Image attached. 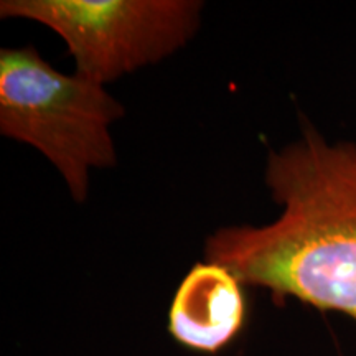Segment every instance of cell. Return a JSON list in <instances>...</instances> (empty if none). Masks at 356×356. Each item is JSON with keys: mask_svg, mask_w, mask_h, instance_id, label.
Wrapping results in <instances>:
<instances>
[{"mask_svg": "<svg viewBox=\"0 0 356 356\" xmlns=\"http://www.w3.org/2000/svg\"><path fill=\"white\" fill-rule=\"evenodd\" d=\"M266 184L282 208L277 220L218 229L207 261L246 286L356 322V144H330L307 126L299 140L267 154Z\"/></svg>", "mask_w": 356, "mask_h": 356, "instance_id": "1", "label": "cell"}, {"mask_svg": "<svg viewBox=\"0 0 356 356\" xmlns=\"http://www.w3.org/2000/svg\"><path fill=\"white\" fill-rule=\"evenodd\" d=\"M124 114L102 84L60 73L32 44L0 50V132L42 152L78 203L92 168L115 165L109 127Z\"/></svg>", "mask_w": 356, "mask_h": 356, "instance_id": "2", "label": "cell"}, {"mask_svg": "<svg viewBox=\"0 0 356 356\" xmlns=\"http://www.w3.org/2000/svg\"><path fill=\"white\" fill-rule=\"evenodd\" d=\"M202 7L195 0H3L0 17L48 26L65 40L74 73L104 86L185 47Z\"/></svg>", "mask_w": 356, "mask_h": 356, "instance_id": "3", "label": "cell"}, {"mask_svg": "<svg viewBox=\"0 0 356 356\" xmlns=\"http://www.w3.org/2000/svg\"><path fill=\"white\" fill-rule=\"evenodd\" d=\"M243 284L228 267L198 262L178 286L168 314V332L180 345L218 353L243 330Z\"/></svg>", "mask_w": 356, "mask_h": 356, "instance_id": "4", "label": "cell"}]
</instances>
